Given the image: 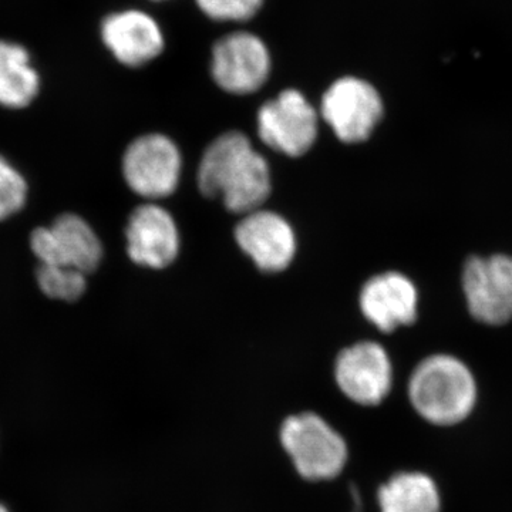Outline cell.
Listing matches in <instances>:
<instances>
[{"instance_id": "6da1fadb", "label": "cell", "mask_w": 512, "mask_h": 512, "mask_svg": "<svg viewBox=\"0 0 512 512\" xmlns=\"http://www.w3.org/2000/svg\"><path fill=\"white\" fill-rule=\"evenodd\" d=\"M198 187L205 197L221 198L227 210L247 215L259 210L271 194V173L249 138L229 131L205 150Z\"/></svg>"}, {"instance_id": "7a4b0ae2", "label": "cell", "mask_w": 512, "mask_h": 512, "mask_svg": "<svg viewBox=\"0 0 512 512\" xmlns=\"http://www.w3.org/2000/svg\"><path fill=\"white\" fill-rule=\"evenodd\" d=\"M407 392L414 412L437 427L464 423L478 400L477 380L470 367L447 353L421 360L410 376Z\"/></svg>"}, {"instance_id": "3957f363", "label": "cell", "mask_w": 512, "mask_h": 512, "mask_svg": "<svg viewBox=\"0 0 512 512\" xmlns=\"http://www.w3.org/2000/svg\"><path fill=\"white\" fill-rule=\"evenodd\" d=\"M281 441L293 466L306 480H332L342 473L348 461L345 440L315 413L286 419Z\"/></svg>"}, {"instance_id": "277c9868", "label": "cell", "mask_w": 512, "mask_h": 512, "mask_svg": "<svg viewBox=\"0 0 512 512\" xmlns=\"http://www.w3.org/2000/svg\"><path fill=\"white\" fill-rule=\"evenodd\" d=\"M384 113L376 87L359 77H342L323 94L320 114L335 136L346 144L372 136Z\"/></svg>"}, {"instance_id": "5b68a950", "label": "cell", "mask_w": 512, "mask_h": 512, "mask_svg": "<svg viewBox=\"0 0 512 512\" xmlns=\"http://www.w3.org/2000/svg\"><path fill=\"white\" fill-rule=\"evenodd\" d=\"M319 117L299 90H284L258 111L259 138L272 150L301 157L318 138Z\"/></svg>"}, {"instance_id": "8992f818", "label": "cell", "mask_w": 512, "mask_h": 512, "mask_svg": "<svg viewBox=\"0 0 512 512\" xmlns=\"http://www.w3.org/2000/svg\"><path fill=\"white\" fill-rule=\"evenodd\" d=\"M271 69L268 46L255 33H229L212 46V79L229 94L247 96L258 92L268 80Z\"/></svg>"}, {"instance_id": "52a82bcc", "label": "cell", "mask_w": 512, "mask_h": 512, "mask_svg": "<svg viewBox=\"0 0 512 512\" xmlns=\"http://www.w3.org/2000/svg\"><path fill=\"white\" fill-rule=\"evenodd\" d=\"M180 150L163 134L136 138L123 157L124 180L136 194L147 200H160L177 190L180 183Z\"/></svg>"}, {"instance_id": "ba28073f", "label": "cell", "mask_w": 512, "mask_h": 512, "mask_svg": "<svg viewBox=\"0 0 512 512\" xmlns=\"http://www.w3.org/2000/svg\"><path fill=\"white\" fill-rule=\"evenodd\" d=\"M463 291L471 316L484 325L512 320V256H473L463 269Z\"/></svg>"}, {"instance_id": "9c48e42d", "label": "cell", "mask_w": 512, "mask_h": 512, "mask_svg": "<svg viewBox=\"0 0 512 512\" xmlns=\"http://www.w3.org/2000/svg\"><path fill=\"white\" fill-rule=\"evenodd\" d=\"M30 248L43 265H62L89 275L99 268L103 245L82 217L63 214L49 227L33 229Z\"/></svg>"}, {"instance_id": "30bf717a", "label": "cell", "mask_w": 512, "mask_h": 512, "mask_svg": "<svg viewBox=\"0 0 512 512\" xmlns=\"http://www.w3.org/2000/svg\"><path fill=\"white\" fill-rule=\"evenodd\" d=\"M335 377L339 389L352 402L377 406L392 390V360L379 343L359 342L340 352Z\"/></svg>"}, {"instance_id": "8fae6325", "label": "cell", "mask_w": 512, "mask_h": 512, "mask_svg": "<svg viewBox=\"0 0 512 512\" xmlns=\"http://www.w3.org/2000/svg\"><path fill=\"white\" fill-rule=\"evenodd\" d=\"M235 239L242 251L268 274L285 271L296 254L295 232L281 215L255 210L245 215L237 228Z\"/></svg>"}, {"instance_id": "7c38bea8", "label": "cell", "mask_w": 512, "mask_h": 512, "mask_svg": "<svg viewBox=\"0 0 512 512\" xmlns=\"http://www.w3.org/2000/svg\"><path fill=\"white\" fill-rule=\"evenodd\" d=\"M127 252L134 264L163 269L180 252V234L173 215L156 204H144L130 215L126 228Z\"/></svg>"}, {"instance_id": "4fadbf2b", "label": "cell", "mask_w": 512, "mask_h": 512, "mask_svg": "<svg viewBox=\"0 0 512 512\" xmlns=\"http://www.w3.org/2000/svg\"><path fill=\"white\" fill-rule=\"evenodd\" d=\"M359 303L370 323L380 332L392 333L416 322L419 292L406 275L384 272L363 285Z\"/></svg>"}, {"instance_id": "5bb4252c", "label": "cell", "mask_w": 512, "mask_h": 512, "mask_svg": "<svg viewBox=\"0 0 512 512\" xmlns=\"http://www.w3.org/2000/svg\"><path fill=\"white\" fill-rule=\"evenodd\" d=\"M101 37L111 55L124 66L141 67L163 53L160 25L141 10H123L104 19Z\"/></svg>"}, {"instance_id": "9a60e30c", "label": "cell", "mask_w": 512, "mask_h": 512, "mask_svg": "<svg viewBox=\"0 0 512 512\" xmlns=\"http://www.w3.org/2000/svg\"><path fill=\"white\" fill-rule=\"evenodd\" d=\"M380 512H441L436 481L421 471H403L390 478L377 493Z\"/></svg>"}, {"instance_id": "2e32d148", "label": "cell", "mask_w": 512, "mask_h": 512, "mask_svg": "<svg viewBox=\"0 0 512 512\" xmlns=\"http://www.w3.org/2000/svg\"><path fill=\"white\" fill-rule=\"evenodd\" d=\"M39 92V76L22 46L0 40V106L23 109Z\"/></svg>"}, {"instance_id": "e0dca14e", "label": "cell", "mask_w": 512, "mask_h": 512, "mask_svg": "<svg viewBox=\"0 0 512 512\" xmlns=\"http://www.w3.org/2000/svg\"><path fill=\"white\" fill-rule=\"evenodd\" d=\"M86 274L62 265L40 264L36 271V281L40 291L47 298L56 301L74 302L86 292Z\"/></svg>"}, {"instance_id": "ac0fdd59", "label": "cell", "mask_w": 512, "mask_h": 512, "mask_svg": "<svg viewBox=\"0 0 512 512\" xmlns=\"http://www.w3.org/2000/svg\"><path fill=\"white\" fill-rule=\"evenodd\" d=\"M28 184L23 175L0 157V221L18 214L26 204Z\"/></svg>"}, {"instance_id": "d6986e66", "label": "cell", "mask_w": 512, "mask_h": 512, "mask_svg": "<svg viewBox=\"0 0 512 512\" xmlns=\"http://www.w3.org/2000/svg\"><path fill=\"white\" fill-rule=\"evenodd\" d=\"M207 18L217 22H247L261 10L264 0H195Z\"/></svg>"}, {"instance_id": "ffe728a7", "label": "cell", "mask_w": 512, "mask_h": 512, "mask_svg": "<svg viewBox=\"0 0 512 512\" xmlns=\"http://www.w3.org/2000/svg\"><path fill=\"white\" fill-rule=\"evenodd\" d=\"M0 512H9V510L5 507V505L0 504Z\"/></svg>"}, {"instance_id": "44dd1931", "label": "cell", "mask_w": 512, "mask_h": 512, "mask_svg": "<svg viewBox=\"0 0 512 512\" xmlns=\"http://www.w3.org/2000/svg\"><path fill=\"white\" fill-rule=\"evenodd\" d=\"M154 2H163V0H154Z\"/></svg>"}]
</instances>
